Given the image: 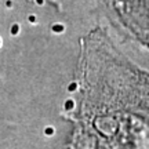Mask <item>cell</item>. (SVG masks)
Wrapping results in <instances>:
<instances>
[{
	"mask_svg": "<svg viewBox=\"0 0 149 149\" xmlns=\"http://www.w3.org/2000/svg\"><path fill=\"white\" fill-rule=\"evenodd\" d=\"M117 6L138 36L149 44V0H119Z\"/></svg>",
	"mask_w": 149,
	"mask_h": 149,
	"instance_id": "1",
	"label": "cell"
},
{
	"mask_svg": "<svg viewBox=\"0 0 149 149\" xmlns=\"http://www.w3.org/2000/svg\"><path fill=\"white\" fill-rule=\"evenodd\" d=\"M74 88H76V84H74V83H72V84H70V87H69V90H70V91H73Z\"/></svg>",
	"mask_w": 149,
	"mask_h": 149,
	"instance_id": "2",
	"label": "cell"
}]
</instances>
